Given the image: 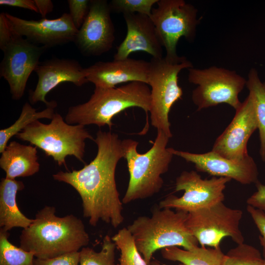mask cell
I'll return each instance as SVG.
<instances>
[{
    "mask_svg": "<svg viewBox=\"0 0 265 265\" xmlns=\"http://www.w3.org/2000/svg\"><path fill=\"white\" fill-rule=\"evenodd\" d=\"M70 15L75 27L79 30L89 10L90 0H68Z\"/></svg>",
    "mask_w": 265,
    "mask_h": 265,
    "instance_id": "f546056e",
    "label": "cell"
},
{
    "mask_svg": "<svg viewBox=\"0 0 265 265\" xmlns=\"http://www.w3.org/2000/svg\"><path fill=\"white\" fill-rule=\"evenodd\" d=\"M47 49L17 34L2 50L3 58L0 65V76L8 82L12 98L19 100L24 94L27 80Z\"/></svg>",
    "mask_w": 265,
    "mask_h": 265,
    "instance_id": "7c38bea8",
    "label": "cell"
},
{
    "mask_svg": "<svg viewBox=\"0 0 265 265\" xmlns=\"http://www.w3.org/2000/svg\"><path fill=\"white\" fill-rule=\"evenodd\" d=\"M157 132L153 146L144 154L138 152L136 141L132 139L122 141L130 175L122 200L123 204L152 197L163 186L161 175L168 171L174 155L173 148L167 147L170 138L162 131Z\"/></svg>",
    "mask_w": 265,
    "mask_h": 265,
    "instance_id": "3957f363",
    "label": "cell"
},
{
    "mask_svg": "<svg viewBox=\"0 0 265 265\" xmlns=\"http://www.w3.org/2000/svg\"><path fill=\"white\" fill-rule=\"evenodd\" d=\"M114 242L108 235L103 240L102 249L96 252L90 247H83L80 251V265H115Z\"/></svg>",
    "mask_w": 265,
    "mask_h": 265,
    "instance_id": "4316f807",
    "label": "cell"
},
{
    "mask_svg": "<svg viewBox=\"0 0 265 265\" xmlns=\"http://www.w3.org/2000/svg\"><path fill=\"white\" fill-rule=\"evenodd\" d=\"M123 17L127 34L117 47L113 59L128 58L138 51L144 52L153 58L163 57V47L151 17L139 13L124 14Z\"/></svg>",
    "mask_w": 265,
    "mask_h": 265,
    "instance_id": "d6986e66",
    "label": "cell"
},
{
    "mask_svg": "<svg viewBox=\"0 0 265 265\" xmlns=\"http://www.w3.org/2000/svg\"><path fill=\"white\" fill-rule=\"evenodd\" d=\"M23 182L2 178L0 183V227L6 231L15 227L25 229L33 220L19 210L16 202L18 191L23 190Z\"/></svg>",
    "mask_w": 265,
    "mask_h": 265,
    "instance_id": "44dd1931",
    "label": "cell"
},
{
    "mask_svg": "<svg viewBox=\"0 0 265 265\" xmlns=\"http://www.w3.org/2000/svg\"><path fill=\"white\" fill-rule=\"evenodd\" d=\"M16 136L40 149L58 165L66 167V158L68 156H74L84 162L85 141L87 139L94 140L85 126L69 124L57 113H55L50 123L35 121Z\"/></svg>",
    "mask_w": 265,
    "mask_h": 265,
    "instance_id": "8992f818",
    "label": "cell"
},
{
    "mask_svg": "<svg viewBox=\"0 0 265 265\" xmlns=\"http://www.w3.org/2000/svg\"><path fill=\"white\" fill-rule=\"evenodd\" d=\"M263 258H264V260H263V262L262 265H265V257H263Z\"/></svg>",
    "mask_w": 265,
    "mask_h": 265,
    "instance_id": "74e56055",
    "label": "cell"
},
{
    "mask_svg": "<svg viewBox=\"0 0 265 265\" xmlns=\"http://www.w3.org/2000/svg\"><path fill=\"white\" fill-rule=\"evenodd\" d=\"M57 106L55 101H51L50 104L41 111H37L29 103L26 102L23 106L19 118L10 127L0 131V153H2L7 146L9 140L13 136L23 131L33 122L41 118L52 120Z\"/></svg>",
    "mask_w": 265,
    "mask_h": 265,
    "instance_id": "603a6c76",
    "label": "cell"
},
{
    "mask_svg": "<svg viewBox=\"0 0 265 265\" xmlns=\"http://www.w3.org/2000/svg\"><path fill=\"white\" fill-rule=\"evenodd\" d=\"M243 212L232 209L223 202L188 212L187 228L201 247H220L221 240L228 237L237 244L244 242L239 228Z\"/></svg>",
    "mask_w": 265,
    "mask_h": 265,
    "instance_id": "30bf717a",
    "label": "cell"
},
{
    "mask_svg": "<svg viewBox=\"0 0 265 265\" xmlns=\"http://www.w3.org/2000/svg\"><path fill=\"white\" fill-rule=\"evenodd\" d=\"M17 34L5 13L0 14V48L2 50Z\"/></svg>",
    "mask_w": 265,
    "mask_h": 265,
    "instance_id": "d6a6232c",
    "label": "cell"
},
{
    "mask_svg": "<svg viewBox=\"0 0 265 265\" xmlns=\"http://www.w3.org/2000/svg\"><path fill=\"white\" fill-rule=\"evenodd\" d=\"M149 62L148 85L151 87L149 112L151 125L171 138L172 134L169 113L173 105L183 94L178 84V75L182 70L193 66L186 58L181 62L172 63L163 57H152Z\"/></svg>",
    "mask_w": 265,
    "mask_h": 265,
    "instance_id": "52a82bcc",
    "label": "cell"
},
{
    "mask_svg": "<svg viewBox=\"0 0 265 265\" xmlns=\"http://www.w3.org/2000/svg\"><path fill=\"white\" fill-rule=\"evenodd\" d=\"M173 153L193 163L197 171L213 177L228 178L242 185L256 184L259 181L257 165L250 156L238 161L224 158L212 151L195 154L173 149Z\"/></svg>",
    "mask_w": 265,
    "mask_h": 265,
    "instance_id": "2e32d148",
    "label": "cell"
},
{
    "mask_svg": "<svg viewBox=\"0 0 265 265\" xmlns=\"http://www.w3.org/2000/svg\"><path fill=\"white\" fill-rule=\"evenodd\" d=\"M258 128L253 100L248 95L228 126L217 138L212 150L222 157L241 160L249 155L247 143L252 133Z\"/></svg>",
    "mask_w": 265,
    "mask_h": 265,
    "instance_id": "5bb4252c",
    "label": "cell"
},
{
    "mask_svg": "<svg viewBox=\"0 0 265 265\" xmlns=\"http://www.w3.org/2000/svg\"><path fill=\"white\" fill-rule=\"evenodd\" d=\"M188 213L171 209H155L151 217L140 216L127 226L136 247L148 265L154 253L167 247L189 250L198 242L186 225Z\"/></svg>",
    "mask_w": 265,
    "mask_h": 265,
    "instance_id": "5b68a950",
    "label": "cell"
},
{
    "mask_svg": "<svg viewBox=\"0 0 265 265\" xmlns=\"http://www.w3.org/2000/svg\"><path fill=\"white\" fill-rule=\"evenodd\" d=\"M120 252L117 265H148L138 250L134 238L127 227L118 231L112 238Z\"/></svg>",
    "mask_w": 265,
    "mask_h": 265,
    "instance_id": "d4e9b609",
    "label": "cell"
},
{
    "mask_svg": "<svg viewBox=\"0 0 265 265\" xmlns=\"http://www.w3.org/2000/svg\"><path fill=\"white\" fill-rule=\"evenodd\" d=\"M150 265H162L156 260L152 261ZM179 265H185L184 264L180 263Z\"/></svg>",
    "mask_w": 265,
    "mask_h": 265,
    "instance_id": "8d00e7d4",
    "label": "cell"
},
{
    "mask_svg": "<svg viewBox=\"0 0 265 265\" xmlns=\"http://www.w3.org/2000/svg\"><path fill=\"white\" fill-rule=\"evenodd\" d=\"M0 4L23 8L38 13L34 0H0Z\"/></svg>",
    "mask_w": 265,
    "mask_h": 265,
    "instance_id": "e575fe53",
    "label": "cell"
},
{
    "mask_svg": "<svg viewBox=\"0 0 265 265\" xmlns=\"http://www.w3.org/2000/svg\"><path fill=\"white\" fill-rule=\"evenodd\" d=\"M106 0H91L89 10L74 42L83 55L99 56L111 50L115 28Z\"/></svg>",
    "mask_w": 265,
    "mask_h": 265,
    "instance_id": "4fadbf2b",
    "label": "cell"
},
{
    "mask_svg": "<svg viewBox=\"0 0 265 265\" xmlns=\"http://www.w3.org/2000/svg\"><path fill=\"white\" fill-rule=\"evenodd\" d=\"M122 141L114 132L99 130L94 140L97 153L89 164L53 175L54 180L71 186L79 193L83 216L93 226L101 220L115 228L124 221L123 203L115 181L117 165L125 156Z\"/></svg>",
    "mask_w": 265,
    "mask_h": 265,
    "instance_id": "6da1fadb",
    "label": "cell"
},
{
    "mask_svg": "<svg viewBox=\"0 0 265 265\" xmlns=\"http://www.w3.org/2000/svg\"><path fill=\"white\" fill-rule=\"evenodd\" d=\"M161 255L166 260L179 262L185 265H222L224 256L220 247L201 246L189 250L177 246L167 247L162 249Z\"/></svg>",
    "mask_w": 265,
    "mask_h": 265,
    "instance_id": "7402d4cb",
    "label": "cell"
},
{
    "mask_svg": "<svg viewBox=\"0 0 265 265\" xmlns=\"http://www.w3.org/2000/svg\"><path fill=\"white\" fill-rule=\"evenodd\" d=\"M38 9V13L42 18H46L47 15L53 10V4L51 0H34Z\"/></svg>",
    "mask_w": 265,
    "mask_h": 265,
    "instance_id": "d590c367",
    "label": "cell"
},
{
    "mask_svg": "<svg viewBox=\"0 0 265 265\" xmlns=\"http://www.w3.org/2000/svg\"><path fill=\"white\" fill-rule=\"evenodd\" d=\"M257 190L246 201L247 205L261 210L265 213V185L259 181L256 184Z\"/></svg>",
    "mask_w": 265,
    "mask_h": 265,
    "instance_id": "836d02e7",
    "label": "cell"
},
{
    "mask_svg": "<svg viewBox=\"0 0 265 265\" xmlns=\"http://www.w3.org/2000/svg\"><path fill=\"white\" fill-rule=\"evenodd\" d=\"M187 70L188 81L197 85L191 95L197 110L222 103L235 110L241 106L238 95L246 85V80L235 71L215 66Z\"/></svg>",
    "mask_w": 265,
    "mask_h": 265,
    "instance_id": "9c48e42d",
    "label": "cell"
},
{
    "mask_svg": "<svg viewBox=\"0 0 265 265\" xmlns=\"http://www.w3.org/2000/svg\"><path fill=\"white\" fill-rule=\"evenodd\" d=\"M151 103V89L145 83L131 82L118 87H95L86 102L68 109L65 121L71 125L107 126L111 129L113 118L132 107L142 109L147 115Z\"/></svg>",
    "mask_w": 265,
    "mask_h": 265,
    "instance_id": "277c9868",
    "label": "cell"
},
{
    "mask_svg": "<svg viewBox=\"0 0 265 265\" xmlns=\"http://www.w3.org/2000/svg\"><path fill=\"white\" fill-rule=\"evenodd\" d=\"M9 233L0 229V265H34V254L12 244Z\"/></svg>",
    "mask_w": 265,
    "mask_h": 265,
    "instance_id": "484cf974",
    "label": "cell"
},
{
    "mask_svg": "<svg viewBox=\"0 0 265 265\" xmlns=\"http://www.w3.org/2000/svg\"><path fill=\"white\" fill-rule=\"evenodd\" d=\"M246 210L260 233L259 238L263 248V257H265V213L249 205H247Z\"/></svg>",
    "mask_w": 265,
    "mask_h": 265,
    "instance_id": "1f68e13d",
    "label": "cell"
},
{
    "mask_svg": "<svg viewBox=\"0 0 265 265\" xmlns=\"http://www.w3.org/2000/svg\"><path fill=\"white\" fill-rule=\"evenodd\" d=\"M159 0H112L109 3L111 12L123 15L139 13L151 16L153 6Z\"/></svg>",
    "mask_w": 265,
    "mask_h": 265,
    "instance_id": "f1b7e54d",
    "label": "cell"
},
{
    "mask_svg": "<svg viewBox=\"0 0 265 265\" xmlns=\"http://www.w3.org/2000/svg\"><path fill=\"white\" fill-rule=\"evenodd\" d=\"M263 260L258 249L243 242L224 254L222 265H262Z\"/></svg>",
    "mask_w": 265,
    "mask_h": 265,
    "instance_id": "83f0119b",
    "label": "cell"
},
{
    "mask_svg": "<svg viewBox=\"0 0 265 265\" xmlns=\"http://www.w3.org/2000/svg\"><path fill=\"white\" fill-rule=\"evenodd\" d=\"M34 71L38 79L35 89L29 92L31 104L42 102L49 106L51 101L46 100L47 94L62 82H70L77 86L88 82L84 68L73 59L52 58L40 63Z\"/></svg>",
    "mask_w": 265,
    "mask_h": 265,
    "instance_id": "e0dca14e",
    "label": "cell"
},
{
    "mask_svg": "<svg viewBox=\"0 0 265 265\" xmlns=\"http://www.w3.org/2000/svg\"><path fill=\"white\" fill-rule=\"evenodd\" d=\"M157 4L150 17L165 48L164 57L172 63L181 62L186 57L178 55L177 44L183 37L189 42L194 41L200 22L197 19L198 10L184 0H159Z\"/></svg>",
    "mask_w": 265,
    "mask_h": 265,
    "instance_id": "ba28073f",
    "label": "cell"
},
{
    "mask_svg": "<svg viewBox=\"0 0 265 265\" xmlns=\"http://www.w3.org/2000/svg\"><path fill=\"white\" fill-rule=\"evenodd\" d=\"M55 208L46 206L31 224L23 229L20 247L39 259H50L77 252L87 245L89 236L82 221L73 214L59 217Z\"/></svg>",
    "mask_w": 265,
    "mask_h": 265,
    "instance_id": "7a4b0ae2",
    "label": "cell"
},
{
    "mask_svg": "<svg viewBox=\"0 0 265 265\" xmlns=\"http://www.w3.org/2000/svg\"><path fill=\"white\" fill-rule=\"evenodd\" d=\"M246 86L254 102L260 140V154L262 160L265 161V81L262 82L257 70L252 68Z\"/></svg>",
    "mask_w": 265,
    "mask_h": 265,
    "instance_id": "cb8c5ba5",
    "label": "cell"
},
{
    "mask_svg": "<svg viewBox=\"0 0 265 265\" xmlns=\"http://www.w3.org/2000/svg\"><path fill=\"white\" fill-rule=\"evenodd\" d=\"M231 180L216 177L203 179L195 171H184L176 178L175 185V191H184V194L180 197L168 195L159 202V208L188 213L223 202L224 190Z\"/></svg>",
    "mask_w": 265,
    "mask_h": 265,
    "instance_id": "8fae6325",
    "label": "cell"
},
{
    "mask_svg": "<svg viewBox=\"0 0 265 265\" xmlns=\"http://www.w3.org/2000/svg\"><path fill=\"white\" fill-rule=\"evenodd\" d=\"M34 265H79L80 251L65 254L50 259L36 258Z\"/></svg>",
    "mask_w": 265,
    "mask_h": 265,
    "instance_id": "4dcf8cb0",
    "label": "cell"
},
{
    "mask_svg": "<svg viewBox=\"0 0 265 265\" xmlns=\"http://www.w3.org/2000/svg\"><path fill=\"white\" fill-rule=\"evenodd\" d=\"M0 167L8 179L34 175L40 169L37 147L15 141L10 142L1 153Z\"/></svg>",
    "mask_w": 265,
    "mask_h": 265,
    "instance_id": "ffe728a7",
    "label": "cell"
},
{
    "mask_svg": "<svg viewBox=\"0 0 265 265\" xmlns=\"http://www.w3.org/2000/svg\"><path fill=\"white\" fill-rule=\"evenodd\" d=\"M149 69V61L128 57L99 61L84 68V71L88 82L95 87L107 88L134 81L148 84Z\"/></svg>",
    "mask_w": 265,
    "mask_h": 265,
    "instance_id": "ac0fdd59",
    "label": "cell"
},
{
    "mask_svg": "<svg viewBox=\"0 0 265 265\" xmlns=\"http://www.w3.org/2000/svg\"><path fill=\"white\" fill-rule=\"evenodd\" d=\"M5 15L18 34L47 49L74 42L79 30L68 13L56 19L39 20H25L8 13Z\"/></svg>",
    "mask_w": 265,
    "mask_h": 265,
    "instance_id": "9a60e30c",
    "label": "cell"
}]
</instances>
